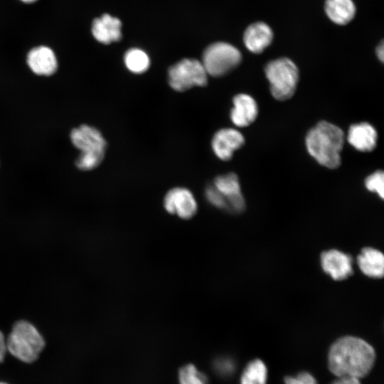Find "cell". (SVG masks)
Here are the masks:
<instances>
[{"label": "cell", "mask_w": 384, "mask_h": 384, "mask_svg": "<svg viewBox=\"0 0 384 384\" xmlns=\"http://www.w3.org/2000/svg\"><path fill=\"white\" fill-rule=\"evenodd\" d=\"M375 361V352L366 341L347 336L336 340L328 355L329 370L337 377L361 379L368 375Z\"/></svg>", "instance_id": "1"}, {"label": "cell", "mask_w": 384, "mask_h": 384, "mask_svg": "<svg viewBox=\"0 0 384 384\" xmlns=\"http://www.w3.org/2000/svg\"><path fill=\"white\" fill-rule=\"evenodd\" d=\"M344 140L340 127L327 121H320L307 132L305 145L309 155L319 164L334 169L341 165Z\"/></svg>", "instance_id": "2"}, {"label": "cell", "mask_w": 384, "mask_h": 384, "mask_svg": "<svg viewBox=\"0 0 384 384\" xmlns=\"http://www.w3.org/2000/svg\"><path fill=\"white\" fill-rule=\"evenodd\" d=\"M7 351L26 363L36 361L45 347V341L30 322L21 320L15 323L6 341Z\"/></svg>", "instance_id": "3"}, {"label": "cell", "mask_w": 384, "mask_h": 384, "mask_svg": "<svg viewBox=\"0 0 384 384\" xmlns=\"http://www.w3.org/2000/svg\"><path fill=\"white\" fill-rule=\"evenodd\" d=\"M70 139L73 146L80 151L78 158L88 167H97L103 161L107 142L96 127L81 124L70 130Z\"/></svg>", "instance_id": "4"}, {"label": "cell", "mask_w": 384, "mask_h": 384, "mask_svg": "<svg viewBox=\"0 0 384 384\" xmlns=\"http://www.w3.org/2000/svg\"><path fill=\"white\" fill-rule=\"evenodd\" d=\"M272 97L279 101L290 99L296 92L299 73L296 64L288 58L270 61L265 68Z\"/></svg>", "instance_id": "5"}, {"label": "cell", "mask_w": 384, "mask_h": 384, "mask_svg": "<svg viewBox=\"0 0 384 384\" xmlns=\"http://www.w3.org/2000/svg\"><path fill=\"white\" fill-rule=\"evenodd\" d=\"M242 60L240 50L231 44L217 42L208 46L202 55V64L208 75L221 77L236 68Z\"/></svg>", "instance_id": "6"}, {"label": "cell", "mask_w": 384, "mask_h": 384, "mask_svg": "<svg viewBox=\"0 0 384 384\" xmlns=\"http://www.w3.org/2000/svg\"><path fill=\"white\" fill-rule=\"evenodd\" d=\"M168 81L175 91L184 92L193 87L206 86L208 74L201 61L185 58L169 68Z\"/></svg>", "instance_id": "7"}, {"label": "cell", "mask_w": 384, "mask_h": 384, "mask_svg": "<svg viewBox=\"0 0 384 384\" xmlns=\"http://www.w3.org/2000/svg\"><path fill=\"white\" fill-rule=\"evenodd\" d=\"M165 210L183 219H189L197 212L198 205L192 192L184 187L170 189L163 201Z\"/></svg>", "instance_id": "8"}, {"label": "cell", "mask_w": 384, "mask_h": 384, "mask_svg": "<svg viewBox=\"0 0 384 384\" xmlns=\"http://www.w3.org/2000/svg\"><path fill=\"white\" fill-rule=\"evenodd\" d=\"M213 186L222 195L226 203V210L235 213L245 208V200L238 176L234 173L219 175L214 178Z\"/></svg>", "instance_id": "9"}, {"label": "cell", "mask_w": 384, "mask_h": 384, "mask_svg": "<svg viewBox=\"0 0 384 384\" xmlns=\"http://www.w3.org/2000/svg\"><path fill=\"white\" fill-rule=\"evenodd\" d=\"M245 144L241 132L233 128H223L218 130L211 140V147L215 155L222 161H229L234 152Z\"/></svg>", "instance_id": "10"}, {"label": "cell", "mask_w": 384, "mask_h": 384, "mask_svg": "<svg viewBox=\"0 0 384 384\" xmlns=\"http://www.w3.org/2000/svg\"><path fill=\"white\" fill-rule=\"evenodd\" d=\"M230 119L238 127H246L252 124L258 115V105L250 95L240 93L233 99Z\"/></svg>", "instance_id": "11"}, {"label": "cell", "mask_w": 384, "mask_h": 384, "mask_svg": "<svg viewBox=\"0 0 384 384\" xmlns=\"http://www.w3.org/2000/svg\"><path fill=\"white\" fill-rule=\"evenodd\" d=\"M321 263L324 271L336 280L344 279L353 273L351 257L337 250L324 252Z\"/></svg>", "instance_id": "12"}, {"label": "cell", "mask_w": 384, "mask_h": 384, "mask_svg": "<svg viewBox=\"0 0 384 384\" xmlns=\"http://www.w3.org/2000/svg\"><path fill=\"white\" fill-rule=\"evenodd\" d=\"M26 61L31 70L37 75L50 76L58 69L56 56L53 51L46 46H39L31 50L27 55Z\"/></svg>", "instance_id": "13"}, {"label": "cell", "mask_w": 384, "mask_h": 384, "mask_svg": "<svg viewBox=\"0 0 384 384\" xmlns=\"http://www.w3.org/2000/svg\"><path fill=\"white\" fill-rule=\"evenodd\" d=\"M346 139L356 150L362 152L373 151L377 144L378 133L373 125L366 122L350 126Z\"/></svg>", "instance_id": "14"}, {"label": "cell", "mask_w": 384, "mask_h": 384, "mask_svg": "<svg viewBox=\"0 0 384 384\" xmlns=\"http://www.w3.org/2000/svg\"><path fill=\"white\" fill-rule=\"evenodd\" d=\"M273 36L272 28L266 23L255 22L245 29L243 42L250 52L258 54L271 44Z\"/></svg>", "instance_id": "15"}, {"label": "cell", "mask_w": 384, "mask_h": 384, "mask_svg": "<svg viewBox=\"0 0 384 384\" xmlns=\"http://www.w3.org/2000/svg\"><path fill=\"white\" fill-rule=\"evenodd\" d=\"M121 26V21L117 18L105 14L93 21L92 33L99 42L110 44L122 38Z\"/></svg>", "instance_id": "16"}, {"label": "cell", "mask_w": 384, "mask_h": 384, "mask_svg": "<svg viewBox=\"0 0 384 384\" xmlns=\"http://www.w3.org/2000/svg\"><path fill=\"white\" fill-rule=\"evenodd\" d=\"M324 11L332 22L343 26L353 19L356 8L352 0H326Z\"/></svg>", "instance_id": "17"}, {"label": "cell", "mask_w": 384, "mask_h": 384, "mask_svg": "<svg viewBox=\"0 0 384 384\" xmlns=\"http://www.w3.org/2000/svg\"><path fill=\"white\" fill-rule=\"evenodd\" d=\"M357 262L363 274L374 278L382 277L384 269L383 253L372 247L363 248L358 255Z\"/></svg>", "instance_id": "18"}, {"label": "cell", "mask_w": 384, "mask_h": 384, "mask_svg": "<svg viewBox=\"0 0 384 384\" xmlns=\"http://www.w3.org/2000/svg\"><path fill=\"white\" fill-rule=\"evenodd\" d=\"M267 370L260 359L250 362L243 370L240 384H266Z\"/></svg>", "instance_id": "19"}, {"label": "cell", "mask_w": 384, "mask_h": 384, "mask_svg": "<svg viewBox=\"0 0 384 384\" xmlns=\"http://www.w3.org/2000/svg\"><path fill=\"white\" fill-rule=\"evenodd\" d=\"M124 61L127 69L136 74L144 73L150 65L149 56L139 48L128 50L124 55Z\"/></svg>", "instance_id": "20"}, {"label": "cell", "mask_w": 384, "mask_h": 384, "mask_svg": "<svg viewBox=\"0 0 384 384\" xmlns=\"http://www.w3.org/2000/svg\"><path fill=\"white\" fill-rule=\"evenodd\" d=\"M180 384H208V378L205 374L198 371L193 364H188L179 370Z\"/></svg>", "instance_id": "21"}, {"label": "cell", "mask_w": 384, "mask_h": 384, "mask_svg": "<svg viewBox=\"0 0 384 384\" xmlns=\"http://www.w3.org/2000/svg\"><path fill=\"white\" fill-rule=\"evenodd\" d=\"M365 186L370 192L377 193L382 199L384 197V174L378 170L365 179Z\"/></svg>", "instance_id": "22"}, {"label": "cell", "mask_w": 384, "mask_h": 384, "mask_svg": "<svg viewBox=\"0 0 384 384\" xmlns=\"http://www.w3.org/2000/svg\"><path fill=\"white\" fill-rule=\"evenodd\" d=\"M205 196L207 201L213 206L226 209V203L222 195L212 185L206 187Z\"/></svg>", "instance_id": "23"}, {"label": "cell", "mask_w": 384, "mask_h": 384, "mask_svg": "<svg viewBox=\"0 0 384 384\" xmlns=\"http://www.w3.org/2000/svg\"><path fill=\"white\" fill-rule=\"evenodd\" d=\"M285 384H317L316 379L307 372H302L295 377L287 376Z\"/></svg>", "instance_id": "24"}, {"label": "cell", "mask_w": 384, "mask_h": 384, "mask_svg": "<svg viewBox=\"0 0 384 384\" xmlns=\"http://www.w3.org/2000/svg\"><path fill=\"white\" fill-rule=\"evenodd\" d=\"M330 384H361L360 380L356 378L343 376L338 377Z\"/></svg>", "instance_id": "25"}, {"label": "cell", "mask_w": 384, "mask_h": 384, "mask_svg": "<svg viewBox=\"0 0 384 384\" xmlns=\"http://www.w3.org/2000/svg\"><path fill=\"white\" fill-rule=\"evenodd\" d=\"M6 351L7 348L6 340L4 334L0 331V363H2L4 361Z\"/></svg>", "instance_id": "26"}, {"label": "cell", "mask_w": 384, "mask_h": 384, "mask_svg": "<svg viewBox=\"0 0 384 384\" xmlns=\"http://www.w3.org/2000/svg\"><path fill=\"white\" fill-rule=\"evenodd\" d=\"M375 52L378 58L383 62L384 58V45L383 41L378 46Z\"/></svg>", "instance_id": "27"}, {"label": "cell", "mask_w": 384, "mask_h": 384, "mask_svg": "<svg viewBox=\"0 0 384 384\" xmlns=\"http://www.w3.org/2000/svg\"><path fill=\"white\" fill-rule=\"evenodd\" d=\"M21 1L26 3H32L36 0H21Z\"/></svg>", "instance_id": "28"}, {"label": "cell", "mask_w": 384, "mask_h": 384, "mask_svg": "<svg viewBox=\"0 0 384 384\" xmlns=\"http://www.w3.org/2000/svg\"><path fill=\"white\" fill-rule=\"evenodd\" d=\"M0 384H7V383H3V382H0Z\"/></svg>", "instance_id": "29"}]
</instances>
